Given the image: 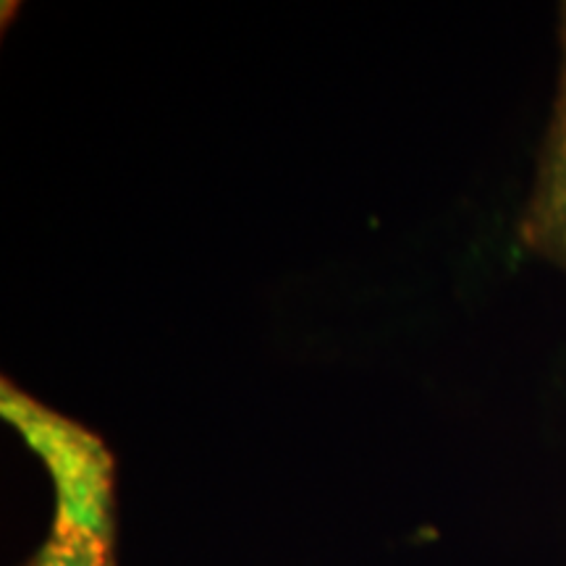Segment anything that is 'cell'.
Listing matches in <instances>:
<instances>
[{"mask_svg":"<svg viewBox=\"0 0 566 566\" xmlns=\"http://www.w3.org/2000/svg\"><path fill=\"white\" fill-rule=\"evenodd\" d=\"M520 231L530 250L566 273V6L562 11V71L554 113Z\"/></svg>","mask_w":566,"mask_h":566,"instance_id":"6da1fadb","label":"cell"},{"mask_svg":"<svg viewBox=\"0 0 566 566\" xmlns=\"http://www.w3.org/2000/svg\"><path fill=\"white\" fill-rule=\"evenodd\" d=\"M113 546L87 541H45L32 566H113Z\"/></svg>","mask_w":566,"mask_h":566,"instance_id":"7a4b0ae2","label":"cell"}]
</instances>
